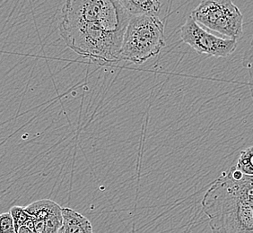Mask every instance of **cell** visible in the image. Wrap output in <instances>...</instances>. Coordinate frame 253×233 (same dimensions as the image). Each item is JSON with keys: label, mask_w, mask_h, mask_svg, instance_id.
<instances>
[{"label": "cell", "mask_w": 253, "mask_h": 233, "mask_svg": "<svg viewBox=\"0 0 253 233\" xmlns=\"http://www.w3.org/2000/svg\"><path fill=\"white\" fill-rule=\"evenodd\" d=\"M34 233L33 231H31L28 227H26V226H22L21 228L19 229V231H18V233Z\"/></svg>", "instance_id": "4fadbf2b"}, {"label": "cell", "mask_w": 253, "mask_h": 233, "mask_svg": "<svg viewBox=\"0 0 253 233\" xmlns=\"http://www.w3.org/2000/svg\"><path fill=\"white\" fill-rule=\"evenodd\" d=\"M10 214L12 215V218L14 220V224H15V232L18 233L19 229L26 224V223L29 221L31 216L30 214L25 211V207L19 206V205H15L10 209Z\"/></svg>", "instance_id": "30bf717a"}, {"label": "cell", "mask_w": 253, "mask_h": 233, "mask_svg": "<svg viewBox=\"0 0 253 233\" xmlns=\"http://www.w3.org/2000/svg\"><path fill=\"white\" fill-rule=\"evenodd\" d=\"M180 37L199 54H206L215 58H224L234 53L237 48V40L217 37L205 30L195 21L191 15L188 16L180 28Z\"/></svg>", "instance_id": "5b68a950"}, {"label": "cell", "mask_w": 253, "mask_h": 233, "mask_svg": "<svg viewBox=\"0 0 253 233\" xmlns=\"http://www.w3.org/2000/svg\"><path fill=\"white\" fill-rule=\"evenodd\" d=\"M131 15L118 0H65L59 29L68 48L100 66L121 61Z\"/></svg>", "instance_id": "6da1fadb"}, {"label": "cell", "mask_w": 253, "mask_h": 233, "mask_svg": "<svg viewBox=\"0 0 253 233\" xmlns=\"http://www.w3.org/2000/svg\"><path fill=\"white\" fill-rule=\"evenodd\" d=\"M25 211L32 218L43 222L47 227V233H59L62 226V208L52 200L35 201L25 206Z\"/></svg>", "instance_id": "8992f818"}, {"label": "cell", "mask_w": 253, "mask_h": 233, "mask_svg": "<svg viewBox=\"0 0 253 233\" xmlns=\"http://www.w3.org/2000/svg\"><path fill=\"white\" fill-rule=\"evenodd\" d=\"M235 167L244 175L253 176V146H250L240 153Z\"/></svg>", "instance_id": "9c48e42d"}, {"label": "cell", "mask_w": 253, "mask_h": 233, "mask_svg": "<svg viewBox=\"0 0 253 233\" xmlns=\"http://www.w3.org/2000/svg\"><path fill=\"white\" fill-rule=\"evenodd\" d=\"M165 47V25L158 16H131L124 34L121 59L141 65L156 57Z\"/></svg>", "instance_id": "3957f363"}, {"label": "cell", "mask_w": 253, "mask_h": 233, "mask_svg": "<svg viewBox=\"0 0 253 233\" xmlns=\"http://www.w3.org/2000/svg\"><path fill=\"white\" fill-rule=\"evenodd\" d=\"M63 223L59 233H93L91 222L73 209L62 208Z\"/></svg>", "instance_id": "52a82bcc"}, {"label": "cell", "mask_w": 253, "mask_h": 233, "mask_svg": "<svg viewBox=\"0 0 253 233\" xmlns=\"http://www.w3.org/2000/svg\"><path fill=\"white\" fill-rule=\"evenodd\" d=\"M0 233H16L10 212L0 214Z\"/></svg>", "instance_id": "7c38bea8"}, {"label": "cell", "mask_w": 253, "mask_h": 233, "mask_svg": "<svg viewBox=\"0 0 253 233\" xmlns=\"http://www.w3.org/2000/svg\"><path fill=\"white\" fill-rule=\"evenodd\" d=\"M191 17L207 29L239 40L244 35V15L232 0H202Z\"/></svg>", "instance_id": "277c9868"}, {"label": "cell", "mask_w": 253, "mask_h": 233, "mask_svg": "<svg viewBox=\"0 0 253 233\" xmlns=\"http://www.w3.org/2000/svg\"><path fill=\"white\" fill-rule=\"evenodd\" d=\"M131 16L156 15L160 12V0H118Z\"/></svg>", "instance_id": "ba28073f"}, {"label": "cell", "mask_w": 253, "mask_h": 233, "mask_svg": "<svg viewBox=\"0 0 253 233\" xmlns=\"http://www.w3.org/2000/svg\"><path fill=\"white\" fill-rule=\"evenodd\" d=\"M244 63L248 70L250 85H251V94H252L253 100V36L251 40L248 50L244 55Z\"/></svg>", "instance_id": "8fae6325"}, {"label": "cell", "mask_w": 253, "mask_h": 233, "mask_svg": "<svg viewBox=\"0 0 253 233\" xmlns=\"http://www.w3.org/2000/svg\"><path fill=\"white\" fill-rule=\"evenodd\" d=\"M201 204L212 233H253V176L232 167L214 180Z\"/></svg>", "instance_id": "7a4b0ae2"}]
</instances>
